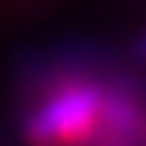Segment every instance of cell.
Wrapping results in <instances>:
<instances>
[{
    "instance_id": "obj_2",
    "label": "cell",
    "mask_w": 146,
    "mask_h": 146,
    "mask_svg": "<svg viewBox=\"0 0 146 146\" xmlns=\"http://www.w3.org/2000/svg\"><path fill=\"white\" fill-rule=\"evenodd\" d=\"M131 58H134L137 64H146V31L134 40V46H131Z\"/></svg>"
},
{
    "instance_id": "obj_1",
    "label": "cell",
    "mask_w": 146,
    "mask_h": 146,
    "mask_svg": "<svg viewBox=\"0 0 146 146\" xmlns=\"http://www.w3.org/2000/svg\"><path fill=\"white\" fill-rule=\"evenodd\" d=\"M113 67L94 52L58 49L21 70V134L31 146H88L100 125Z\"/></svg>"
}]
</instances>
